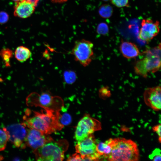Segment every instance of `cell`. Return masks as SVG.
<instances>
[{"label":"cell","instance_id":"1","mask_svg":"<svg viewBox=\"0 0 161 161\" xmlns=\"http://www.w3.org/2000/svg\"><path fill=\"white\" fill-rule=\"evenodd\" d=\"M41 112L33 111L32 117H25L23 123L28 128L37 130L49 134L61 130L64 127L59 121V111L44 109Z\"/></svg>","mask_w":161,"mask_h":161},{"label":"cell","instance_id":"2","mask_svg":"<svg viewBox=\"0 0 161 161\" xmlns=\"http://www.w3.org/2000/svg\"><path fill=\"white\" fill-rule=\"evenodd\" d=\"M111 148V152L107 158L109 161H137L140 157L136 143L124 138H110L108 140Z\"/></svg>","mask_w":161,"mask_h":161},{"label":"cell","instance_id":"3","mask_svg":"<svg viewBox=\"0 0 161 161\" xmlns=\"http://www.w3.org/2000/svg\"><path fill=\"white\" fill-rule=\"evenodd\" d=\"M139 55L141 58L134 66L135 72L146 78L150 73H155L161 68V44L154 47L147 48Z\"/></svg>","mask_w":161,"mask_h":161},{"label":"cell","instance_id":"4","mask_svg":"<svg viewBox=\"0 0 161 161\" xmlns=\"http://www.w3.org/2000/svg\"><path fill=\"white\" fill-rule=\"evenodd\" d=\"M68 146V143L65 140H53L33 151V152L37 161H62Z\"/></svg>","mask_w":161,"mask_h":161},{"label":"cell","instance_id":"5","mask_svg":"<svg viewBox=\"0 0 161 161\" xmlns=\"http://www.w3.org/2000/svg\"><path fill=\"white\" fill-rule=\"evenodd\" d=\"M26 102L29 106H40L55 112L60 111L63 106L62 99L59 96L52 95L49 91L40 94L32 92L27 97Z\"/></svg>","mask_w":161,"mask_h":161},{"label":"cell","instance_id":"6","mask_svg":"<svg viewBox=\"0 0 161 161\" xmlns=\"http://www.w3.org/2000/svg\"><path fill=\"white\" fill-rule=\"evenodd\" d=\"M93 44L84 39L76 41L71 53L75 60L84 67L88 66L91 62L94 55Z\"/></svg>","mask_w":161,"mask_h":161},{"label":"cell","instance_id":"7","mask_svg":"<svg viewBox=\"0 0 161 161\" xmlns=\"http://www.w3.org/2000/svg\"><path fill=\"white\" fill-rule=\"evenodd\" d=\"M101 129V123L99 121L89 114H86L78 124L75 132V138L77 142H80L95 131Z\"/></svg>","mask_w":161,"mask_h":161},{"label":"cell","instance_id":"8","mask_svg":"<svg viewBox=\"0 0 161 161\" xmlns=\"http://www.w3.org/2000/svg\"><path fill=\"white\" fill-rule=\"evenodd\" d=\"M97 143L92 134L83 140L77 142L76 152L81 156L82 160L97 161L101 159L96 150Z\"/></svg>","mask_w":161,"mask_h":161},{"label":"cell","instance_id":"9","mask_svg":"<svg viewBox=\"0 0 161 161\" xmlns=\"http://www.w3.org/2000/svg\"><path fill=\"white\" fill-rule=\"evenodd\" d=\"M28 128L23 123L11 124L3 129L7 135L8 141L16 147L24 149L27 147L26 139Z\"/></svg>","mask_w":161,"mask_h":161},{"label":"cell","instance_id":"10","mask_svg":"<svg viewBox=\"0 0 161 161\" xmlns=\"http://www.w3.org/2000/svg\"><path fill=\"white\" fill-rule=\"evenodd\" d=\"M53 140L49 134H44L35 129L28 128L26 139V145L33 151L41 147L46 143Z\"/></svg>","mask_w":161,"mask_h":161},{"label":"cell","instance_id":"11","mask_svg":"<svg viewBox=\"0 0 161 161\" xmlns=\"http://www.w3.org/2000/svg\"><path fill=\"white\" fill-rule=\"evenodd\" d=\"M160 30L159 22L158 21H154L150 19H143L141 22L138 37L143 41L148 42L157 36Z\"/></svg>","mask_w":161,"mask_h":161},{"label":"cell","instance_id":"12","mask_svg":"<svg viewBox=\"0 0 161 161\" xmlns=\"http://www.w3.org/2000/svg\"><path fill=\"white\" fill-rule=\"evenodd\" d=\"M144 102L148 106L155 111L161 107V88L160 86L148 88L143 93Z\"/></svg>","mask_w":161,"mask_h":161},{"label":"cell","instance_id":"13","mask_svg":"<svg viewBox=\"0 0 161 161\" xmlns=\"http://www.w3.org/2000/svg\"><path fill=\"white\" fill-rule=\"evenodd\" d=\"M39 0H21L16 2L14 15L21 18L30 16L34 12Z\"/></svg>","mask_w":161,"mask_h":161},{"label":"cell","instance_id":"14","mask_svg":"<svg viewBox=\"0 0 161 161\" xmlns=\"http://www.w3.org/2000/svg\"><path fill=\"white\" fill-rule=\"evenodd\" d=\"M120 50L123 56L128 59L135 58L140 54L137 46L133 43L129 41L122 42L120 46Z\"/></svg>","mask_w":161,"mask_h":161},{"label":"cell","instance_id":"15","mask_svg":"<svg viewBox=\"0 0 161 161\" xmlns=\"http://www.w3.org/2000/svg\"><path fill=\"white\" fill-rule=\"evenodd\" d=\"M31 55L30 50L23 46L17 47L15 52L16 58L21 62H23L27 60L30 57Z\"/></svg>","mask_w":161,"mask_h":161},{"label":"cell","instance_id":"16","mask_svg":"<svg viewBox=\"0 0 161 161\" xmlns=\"http://www.w3.org/2000/svg\"><path fill=\"white\" fill-rule=\"evenodd\" d=\"M96 150L97 153L104 159H107L111 151V148L108 140L104 142H100L96 144Z\"/></svg>","mask_w":161,"mask_h":161},{"label":"cell","instance_id":"17","mask_svg":"<svg viewBox=\"0 0 161 161\" xmlns=\"http://www.w3.org/2000/svg\"><path fill=\"white\" fill-rule=\"evenodd\" d=\"M113 9L110 5L103 4L99 8L98 12L100 16L104 18H108L111 17L113 13Z\"/></svg>","mask_w":161,"mask_h":161},{"label":"cell","instance_id":"18","mask_svg":"<svg viewBox=\"0 0 161 161\" xmlns=\"http://www.w3.org/2000/svg\"><path fill=\"white\" fill-rule=\"evenodd\" d=\"M0 55L4 61L6 66H10V60L13 56L12 51L8 48L3 49L0 52Z\"/></svg>","mask_w":161,"mask_h":161},{"label":"cell","instance_id":"19","mask_svg":"<svg viewBox=\"0 0 161 161\" xmlns=\"http://www.w3.org/2000/svg\"><path fill=\"white\" fill-rule=\"evenodd\" d=\"M64 79L65 82L69 84L73 83L77 78V75L75 72L72 70H66L63 74Z\"/></svg>","mask_w":161,"mask_h":161},{"label":"cell","instance_id":"20","mask_svg":"<svg viewBox=\"0 0 161 161\" xmlns=\"http://www.w3.org/2000/svg\"><path fill=\"white\" fill-rule=\"evenodd\" d=\"M8 141V137L6 132L3 129H0V151L5 149Z\"/></svg>","mask_w":161,"mask_h":161},{"label":"cell","instance_id":"21","mask_svg":"<svg viewBox=\"0 0 161 161\" xmlns=\"http://www.w3.org/2000/svg\"><path fill=\"white\" fill-rule=\"evenodd\" d=\"M109 27L105 23H101L98 25L97 28V32L100 35H104L109 32Z\"/></svg>","mask_w":161,"mask_h":161},{"label":"cell","instance_id":"22","mask_svg":"<svg viewBox=\"0 0 161 161\" xmlns=\"http://www.w3.org/2000/svg\"><path fill=\"white\" fill-rule=\"evenodd\" d=\"M99 96L103 99H105L110 97L111 92L108 87L103 86L101 87L99 91Z\"/></svg>","mask_w":161,"mask_h":161},{"label":"cell","instance_id":"23","mask_svg":"<svg viewBox=\"0 0 161 161\" xmlns=\"http://www.w3.org/2000/svg\"><path fill=\"white\" fill-rule=\"evenodd\" d=\"M149 158L154 161H160L161 159V150L159 148L155 149L149 156Z\"/></svg>","mask_w":161,"mask_h":161},{"label":"cell","instance_id":"24","mask_svg":"<svg viewBox=\"0 0 161 161\" xmlns=\"http://www.w3.org/2000/svg\"><path fill=\"white\" fill-rule=\"evenodd\" d=\"M71 121L70 116L67 113H65L62 115L60 114L59 121L63 126L69 124Z\"/></svg>","mask_w":161,"mask_h":161},{"label":"cell","instance_id":"25","mask_svg":"<svg viewBox=\"0 0 161 161\" xmlns=\"http://www.w3.org/2000/svg\"><path fill=\"white\" fill-rule=\"evenodd\" d=\"M111 3L114 5L118 7L127 6L129 0H111Z\"/></svg>","mask_w":161,"mask_h":161},{"label":"cell","instance_id":"26","mask_svg":"<svg viewBox=\"0 0 161 161\" xmlns=\"http://www.w3.org/2000/svg\"><path fill=\"white\" fill-rule=\"evenodd\" d=\"M9 19L8 14L4 11L0 12V24H3L6 23Z\"/></svg>","mask_w":161,"mask_h":161},{"label":"cell","instance_id":"27","mask_svg":"<svg viewBox=\"0 0 161 161\" xmlns=\"http://www.w3.org/2000/svg\"><path fill=\"white\" fill-rule=\"evenodd\" d=\"M161 125L159 124L154 126L152 128L153 131L157 133L158 136V140L160 143L161 142Z\"/></svg>","mask_w":161,"mask_h":161},{"label":"cell","instance_id":"28","mask_svg":"<svg viewBox=\"0 0 161 161\" xmlns=\"http://www.w3.org/2000/svg\"><path fill=\"white\" fill-rule=\"evenodd\" d=\"M68 161H81L82 158L80 155L78 153H77L72 155L69 157L68 158Z\"/></svg>","mask_w":161,"mask_h":161},{"label":"cell","instance_id":"29","mask_svg":"<svg viewBox=\"0 0 161 161\" xmlns=\"http://www.w3.org/2000/svg\"><path fill=\"white\" fill-rule=\"evenodd\" d=\"M52 2L55 3H63L67 1L68 0H50Z\"/></svg>","mask_w":161,"mask_h":161},{"label":"cell","instance_id":"30","mask_svg":"<svg viewBox=\"0 0 161 161\" xmlns=\"http://www.w3.org/2000/svg\"><path fill=\"white\" fill-rule=\"evenodd\" d=\"M13 1L16 2H18V1H19L21 0H12Z\"/></svg>","mask_w":161,"mask_h":161},{"label":"cell","instance_id":"31","mask_svg":"<svg viewBox=\"0 0 161 161\" xmlns=\"http://www.w3.org/2000/svg\"><path fill=\"white\" fill-rule=\"evenodd\" d=\"M103 0V1H109V0Z\"/></svg>","mask_w":161,"mask_h":161}]
</instances>
